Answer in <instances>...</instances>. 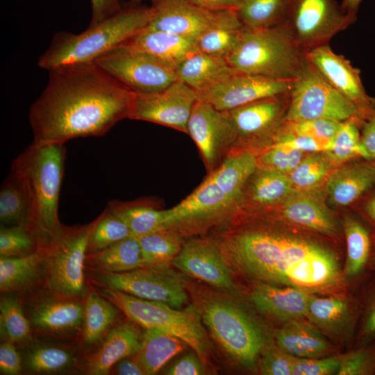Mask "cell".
Masks as SVG:
<instances>
[{
	"mask_svg": "<svg viewBox=\"0 0 375 375\" xmlns=\"http://www.w3.org/2000/svg\"><path fill=\"white\" fill-rule=\"evenodd\" d=\"M132 1H133L137 2V1H140V0H132ZM151 1L153 2V4H155V3H156L159 2V1H162V0H151Z\"/></svg>",
	"mask_w": 375,
	"mask_h": 375,
	"instance_id": "03108f58",
	"label": "cell"
},
{
	"mask_svg": "<svg viewBox=\"0 0 375 375\" xmlns=\"http://www.w3.org/2000/svg\"><path fill=\"white\" fill-rule=\"evenodd\" d=\"M245 186L238 174L219 166L185 199L167 209L164 228L184 237L226 224L240 209Z\"/></svg>",
	"mask_w": 375,
	"mask_h": 375,
	"instance_id": "5b68a950",
	"label": "cell"
},
{
	"mask_svg": "<svg viewBox=\"0 0 375 375\" xmlns=\"http://www.w3.org/2000/svg\"><path fill=\"white\" fill-rule=\"evenodd\" d=\"M296 192L288 174L258 167L245 187L238 212L249 206L258 210L283 203Z\"/></svg>",
	"mask_w": 375,
	"mask_h": 375,
	"instance_id": "484cf974",
	"label": "cell"
},
{
	"mask_svg": "<svg viewBox=\"0 0 375 375\" xmlns=\"http://www.w3.org/2000/svg\"><path fill=\"white\" fill-rule=\"evenodd\" d=\"M372 162H373V163H374V164L375 165V158H374V159H373V161H372Z\"/></svg>",
	"mask_w": 375,
	"mask_h": 375,
	"instance_id": "003e7915",
	"label": "cell"
},
{
	"mask_svg": "<svg viewBox=\"0 0 375 375\" xmlns=\"http://www.w3.org/2000/svg\"><path fill=\"white\" fill-rule=\"evenodd\" d=\"M100 294L137 324L145 329L160 330L180 338L195 351L201 361L205 360L206 337L203 326L194 315L115 289L103 287Z\"/></svg>",
	"mask_w": 375,
	"mask_h": 375,
	"instance_id": "ba28073f",
	"label": "cell"
},
{
	"mask_svg": "<svg viewBox=\"0 0 375 375\" xmlns=\"http://www.w3.org/2000/svg\"><path fill=\"white\" fill-rule=\"evenodd\" d=\"M176 72L178 81L195 92L208 88L235 72L226 59L200 51L185 59Z\"/></svg>",
	"mask_w": 375,
	"mask_h": 375,
	"instance_id": "f1b7e54d",
	"label": "cell"
},
{
	"mask_svg": "<svg viewBox=\"0 0 375 375\" xmlns=\"http://www.w3.org/2000/svg\"><path fill=\"white\" fill-rule=\"evenodd\" d=\"M76 299L56 297L35 304L30 310L31 326L38 331L65 335L82 328L84 305Z\"/></svg>",
	"mask_w": 375,
	"mask_h": 375,
	"instance_id": "44dd1931",
	"label": "cell"
},
{
	"mask_svg": "<svg viewBox=\"0 0 375 375\" xmlns=\"http://www.w3.org/2000/svg\"><path fill=\"white\" fill-rule=\"evenodd\" d=\"M85 264L101 273H121L146 267L139 239L133 235L87 254Z\"/></svg>",
	"mask_w": 375,
	"mask_h": 375,
	"instance_id": "f546056e",
	"label": "cell"
},
{
	"mask_svg": "<svg viewBox=\"0 0 375 375\" xmlns=\"http://www.w3.org/2000/svg\"><path fill=\"white\" fill-rule=\"evenodd\" d=\"M141 344L142 339L133 324L122 322L115 325L88 359V374H110L119 361L136 354L141 348Z\"/></svg>",
	"mask_w": 375,
	"mask_h": 375,
	"instance_id": "7402d4cb",
	"label": "cell"
},
{
	"mask_svg": "<svg viewBox=\"0 0 375 375\" xmlns=\"http://www.w3.org/2000/svg\"><path fill=\"white\" fill-rule=\"evenodd\" d=\"M331 141L278 131L272 144L288 146L303 152L317 153L326 152L330 149Z\"/></svg>",
	"mask_w": 375,
	"mask_h": 375,
	"instance_id": "816d5d0a",
	"label": "cell"
},
{
	"mask_svg": "<svg viewBox=\"0 0 375 375\" xmlns=\"http://www.w3.org/2000/svg\"><path fill=\"white\" fill-rule=\"evenodd\" d=\"M147 28L197 40L215 26L226 10H210L188 0H162L153 6ZM228 10V9H227Z\"/></svg>",
	"mask_w": 375,
	"mask_h": 375,
	"instance_id": "ac0fdd59",
	"label": "cell"
},
{
	"mask_svg": "<svg viewBox=\"0 0 375 375\" xmlns=\"http://www.w3.org/2000/svg\"><path fill=\"white\" fill-rule=\"evenodd\" d=\"M120 310L108 299L91 291L84 304L82 339L86 346L100 342L112 328Z\"/></svg>",
	"mask_w": 375,
	"mask_h": 375,
	"instance_id": "d6a6232c",
	"label": "cell"
},
{
	"mask_svg": "<svg viewBox=\"0 0 375 375\" xmlns=\"http://www.w3.org/2000/svg\"><path fill=\"white\" fill-rule=\"evenodd\" d=\"M362 0H342V7L352 17L356 19L358 7Z\"/></svg>",
	"mask_w": 375,
	"mask_h": 375,
	"instance_id": "be15d7a7",
	"label": "cell"
},
{
	"mask_svg": "<svg viewBox=\"0 0 375 375\" xmlns=\"http://www.w3.org/2000/svg\"><path fill=\"white\" fill-rule=\"evenodd\" d=\"M333 162L322 152L302 159L288 176L297 192H309L317 187L331 174Z\"/></svg>",
	"mask_w": 375,
	"mask_h": 375,
	"instance_id": "b9f144b4",
	"label": "cell"
},
{
	"mask_svg": "<svg viewBox=\"0 0 375 375\" xmlns=\"http://www.w3.org/2000/svg\"><path fill=\"white\" fill-rule=\"evenodd\" d=\"M153 13V6L122 8L81 33L58 32L38 65L49 70L68 64L94 62L146 28Z\"/></svg>",
	"mask_w": 375,
	"mask_h": 375,
	"instance_id": "3957f363",
	"label": "cell"
},
{
	"mask_svg": "<svg viewBox=\"0 0 375 375\" xmlns=\"http://www.w3.org/2000/svg\"><path fill=\"white\" fill-rule=\"evenodd\" d=\"M44 242L34 228L27 225L1 226L0 258L17 257L32 253Z\"/></svg>",
	"mask_w": 375,
	"mask_h": 375,
	"instance_id": "60d3db41",
	"label": "cell"
},
{
	"mask_svg": "<svg viewBox=\"0 0 375 375\" xmlns=\"http://www.w3.org/2000/svg\"><path fill=\"white\" fill-rule=\"evenodd\" d=\"M197 101L193 89L176 81L160 91L133 92L128 118L158 124L188 133V123Z\"/></svg>",
	"mask_w": 375,
	"mask_h": 375,
	"instance_id": "5bb4252c",
	"label": "cell"
},
{
	"mask_svg": "<svg viewBox=\"0 0 375 375\" xmlns=\"http://www.w3.org/2000/svg\"><path fill=\"white\" fill-rule=\"evenodd\" d=\"M171 262L179 270L214 287L224 290L233 287L228 262L216 240H187Z\"/></svg>",
	"mask_w": 375,
	"mask_h": 375,
	"instance_id": "d6986e66",
	"label": "cell"
},
{
	"mask_svg": "<svg viewBox=\"0 0 375 375\" xmlns=\"http://www.w3.org/2000/svg\"><path fill=\"white\" fill-rule=\"evenodd\" d=\"M65 157V144L33 142L13 160L10 167L27 191L32 225L45 244L62 226L58 218V202Z\"/></svg>",
	"mask_w": 375,
	"mask_h": 375,
	"instance_id": "277c9868",
	"label": "cell"
},
{
	"mask_svg": "<svg viewBox=\"0 0 375 375\" xmlns=\"http://www.w3.org/2000/svg\"><path fill=\"white\" fill-rule=\"evenodd\" d=\"M226 60L235 72L294 80L307 58L283 22L262 29L244 28Z\"/></svg>",
	"mask_w": 375,
	"mask_h": 375,
	"instance_id": "8992f818",
	"label": "cell"
},
{
	"mask_svg": "<svg viewBox=\"0 0 375 375\" xmlns=\"http://www.w3.org/2000/svg\"><path fill=\"white\" fill-rule=\"evenodd\" d=\"M294 356L280 347L267 351L260 361V372L265 375H292Z\"/></svg>",
	"mask_w": 375,
	"mask_h": 375,
	"instance_id": "f5cc1de1",
	"label": "cell"
},
{
	"mask_svg": "<svg viewBox=\"0 0 375 375\" xmlns=\"http://www.w3.org/2000/svg\"><path fill=\"white\" fill-rule=\"evenodd\" d=\"M341 357L297 358L294 356L292 375H327L338 372Z\"/></svg>",
	"mask_w": 375,
	"mask_h": 375,
	"instance_id": "f907efd6",
	"label": "cell"
},
{
	"mask_svg": "<svg viewBox=\"0 0 375 375\" xmlns=\"http://www.w3.org/2000/svg\"><path fill=\"white\" fill-rule=\"evenodd\" d=\"M289 94L263 99L226 111L234 138L231 152H253V147L265 149L266 142L270 140L272 144L281 127L280 124L283 123Z\"/></svg>",
	"mask_w": 375,
	"mask_h": 375,
	"instance_id": "4fadbf2b",
	"label": "cell"
},
{
	"mask_svg": "<svg viewBox=\"0 0 375 375\" xmlns=\"http://www.w3.org/2000/svg\"><path fill=\"white\" fill-rule=\"evenodd\" d=\"M305 55L335 90L356 104L362 119L375 108L373 99L362 85L360 71L343 56L335 53L328 44L310 49Z\"/></svg>",
	"mask_w": 375,
	"mask_h": 375,
	"instance_id": "ffe728a7",
	"label": "cell"
},
{
	"mask_svg": "<svg viewBox=\"0 0 375 375\" xmlns=\"http://www.w3.org/2000/svg\"><path fill=\"white\" fill-rule=\"evenodd\" d=\"M363 210L367 219L375 226V194L365 202Z\"/></svg>",
	"mask_w": 375,
	"mask_h": 375,
	"instance_id": "6125c7cd",
	"label": "cell"
},
{
	"mask_svg": "<svg viewBox=\"0 0 375 375\" xmlns=\"http://www.w3.org/2000/svg\"><path fill=\"white\" fill-rule=\"evenodd\" d=\"M293 81L235 72L218 83L196 93L198 100L218 110L228 111L263 99L288 94Z\"/></svg>",
	"mask_w": 375,
	"mask_h": 375,
	"instance_id": "2e32d148",
	"label": "cell"
},
{
	"mask_svg": "<svg viewBox=\"0 0 375 375\" xmlns=\"http://www.w3.org/2000/svg\"><path fill=\"white\" fill-rule=\"evenodd\" d=\"M337 374H375V345H365L341 357V363Z\"/></svg>",
	"mask_w": 375,
	"mask_h": 375,
	"instance_id": "681fc988",
	"label": "cell"
},
{
	"mask_svg": "<svg viewBox=\"0 0 375 375\" xmlns=\"http://www.w3.org/2000/svg\"><path fill=\"white\" fill-rule=\"evenodd\" d=\"M309 294L296 288H280L270 283H262L253 289L251 297L260 312L289 321L307 317Z\"/></svg>",
	"mask_w": 375,
	"mask_h": 375,
	"instance_id": "603a6c76",
	"label": "cell"
},
{
	"mask_svg": "<svg viewBox=\"0 0 375 375\" xmlns=\"http://www.w3.org/2000/svg\"><path fill=\"white\" fill-rule=\"evenodd\" d=\"M361 140L370 160L375 158V108L361 122Z\"/></svg>",
	"mask_w": 375,
	"mask_h": 375,
	"instance_id": "680465c9",
	"label": "cell"
},
{
	"mask_svg": "<svg viewBox=\"0 0 375 375\" xmlns=\"http://www.w3.org/2000/svg\"><path fill=\"white\" fill-rule=\"evenodd\" d=\"M94 62L134 92L160 91L178 81L174 68L124 43Z\"/></svg>",
	"mask_w": 375,
	"mask_h": 375,
	"instance_id": "7c38bea8",
	"label": "cell"
},
{
	"mask_svg": "<svg viewBox=\"0 0 375 375\" xmlns=\"http://www.w3.org/2000/svg\"><path fill=\"white\" fill-rule=\"evenodd\" d=\"M91 19L89 26L95 25L119 12L121 0H90Z\"/></svg>",
	"mask_w": 375,
	"mask_h": 375,
	"instance_id": "9f6ffc18",
	"label": "cell"
},
{
	"mask_svg": "<svg viewBox=\"0 0 375 375\" xmlns=\"http://www.w3.org/2000/svg\"><path fill=\"white\" fill-rule=\"evenodd\" d=\"M356 19L335 0H288L284 24L305 52L328 44L334 35Z\"/></svg>",
	"mask_w": 375,
	"mask_h": 375,
	"instance_id": "8fae6325",
	"label": "cell"
},
{
	"mask_svg": "<svg viewBox=\"0 0 375 375\" xmlns=\"http://www.w3.org/2000/svg\"><path fill=\"white\" fill-rule=\"evenodd\" d=\"M180 338L157 329H146L140 351L135 354L146 375L156 374L184 349Z\"/></svg>",
	"mask_w": 375,
	"mask_h": 375,
	"instance_id": "4dcf8cb0",
	"label": "cell"
},
{
	"mask_svg": "<svg viewBox=\"0 0 375 375\" xmlns=\"http://www.w3.org/2000/svg\"><path fill=\"white\" fill-rule=\"evenodd\" d=\"M31 105L28 119L37 144L100 137L128 118L133 91L94 62L52 68Z\"/></svg>",
	"mask_w": 375,
	"mask_h": 375,
	"instance_id": "6da1fadb",
	"label": "cell"
},
{
	"mask_svg": "<svg viewBox=\"0 0 375 375\" xmlns=\"http://www.w3.org/2000/svg\"><path fill=\"white\" fill-rule=\"evenodd\" d=\"M31 324L19 303L14 298L3 297L0 301V330L5 341L24 343L31 339Z\"/></svg>",
	"mask_w": 375,
	"mask_h": 375,
	"instance_id": "ee69618b",
	"label": "cell"
},
{
	"mask_svg": "<svg viewBox=\"0 0 375 375\" xmlns=\"http://www.w3.org/2000/svg\"><path fill=\"white\" fill-rule=\"evenodd\" d=\"M237 11L226 10L222 18L197 40L200 51L226 60L233 51L244 30Z\"/></svg>",
	"mask_w": 375,
	"mask_h": 375,
	"instance_id": "1f68e13d",
	"label": "cell"
},
{
	"mask_svg": "<svg viewBox=\"0 0 375 375\" xmlns=\"http://www.w3.org/2000/svg\"><path fill=\"white\" fill-rule=\"evenodd\" d=\"M256 155L258 167L285 174L291 172L303 159V151L276 143Z\"/></svg>",
	"mask_w": 375,
	"mask_h": 375,
	"instance_id": "7dc6e473",
	"label": "cell"
},
{
	"mask_svg": "<svg viewBox=\"0 0 375 375\" xmlns=\"http://www.w3.org/2000/svg\"><path fill=\"white\" fill-rule=\"evenodd\" d=\"M205 324L233 359L245 366L256 361L264 346L259 326L235 303L215 298L204 305Z\"/></svg>",
	"mask_w": 375,
	"mask_h": 375,
	"instance_id": "30bf717a",
	"label": "cell"
},
{
	"mask_svg": "<svg viewBox=\"0 0 375 375\" xmlns=\"http://www.w3.org/2000/svg\"><path fill=\"white\" fill-rule=\"evenodd\" d=\"M288 0H240L238 17L247 29H262L283 23Z\"/></svg>",
	"mask_w": 375,
	"mask_h": 375,
	"instance_id": "8d00e7d4",
	"label": "cell"
},
{
	"mask_svg": "<svg viewBox=\"0 0 375 375\" xmlns=\"http://www.w3.org/2000/svg\"><path fill=\"white\" fill-rule=\"evenodd\" d=\"M313 119L362 121L358 108L335 90L308 59L293 82L283 122Z\"/></svg>",
	"mask_w": 375,
	"mask_h": 375,
	"instance_id": "9c48e42d",
	"label": "cell"
},
{
	"mask_svg": "<svg viewBox=\"0 0 375 375\" xmlns=\"http://www.w3.org/2000/svg\"><path fill=\"white\" fill-rule=\"evenodd\" d=\"M114 367L115 374L119 375H146L135 354L121 360Z\"/></svg>",
	"mask_w": 375,
	"mask_h": 375,
	"instance_id": "91938a15",
	"label": "cell"
},
{
	"mask_svg": "<svg viewBox=\"0 0 375 375\" xmlns=\"http://www.w3.org/2000/svg\"><path fill=\"white\" fill-rule=\"evenodd\" d=\"M44 247L26 256L0 258L1 293L20 290L36 279L44 267Z\"/></svg>",
	"mask_w": 375,
	"mask_h": 375,
	"instance_id": "836d02e7",
	"label": "cell"
},
{
	"mask_svg": "<svg viewBox=\"0 0 375 375\" xmlns=\"http://www.w3.org/2000/svg\"><path fill=\"white\" fill-rule=\"evenodd\" d=\"M188 134L195 142L208 173L215 170L231 151L233 131L226 111L198 100L188 123Z\"/></svg>",
	"mask_w": 375,
	"mask_h": 375,
	"instance_id": "e0dca14e",
	"label": "cell"
},
{
	"mask_svg": "<svg viewBox=\"0 0 375 375\" xmlns=\"http://www.w3.org/2000/svg\"><path fill=\"white\" fill-rule=\"evenodd\" d=\"M132 235L125 221L109 206L94 220L91 232L88 254L101 251Z\"/></svg>",
	"mask_w": 375,
	"mask_h": 375,
	"instance_id": "ab89813d",
	"label": "cell"
},
{
	"mask_svg": "<svg viewBox=\"0 0 375 375\" xmlns=\"http://www.w3.org/2000/svg\"><path fill=\"white\" fill-rule=\"evenodd\" d=\"M0 220L4 226L20 224L34 228L28 194L22 181L12 170L1 188Z\"/></svg>",
	"mask_w": 375,
	"mask_h": 375,
	"instance_id": "e575fe53",
	"label": "cell"
},
{
	"mask_svg": "<svg viewBox=\"0 0 375 375\" xmlns=\"http://www.w3.org/2000/svg\"><path fill=\"white\" fill-rule=\"evenodd\" d=\"M276 340L278 347L297 358H322L333 351L317 329L300 319L288 321L276 333Z\"/></svg>",
	"mask_w": 375,
	"mask_h": 375,
	"instance_id": "83f0119b",
	"label": "cell"
},
{
	"mask_svg": "<svg viewBox=\"0 0 375 375\" xmlns=\"http://www.w3.org/2000/svg\"><path fill=\"white\" fill-rule=\"evenodd\" d=\"M103 287L134 297L181 308L188 301L183 282L162 267H145L121 273H101L97 277Z\"/></svg>",
	"mask_w": 375,
	"mask_h": 375,
	"instance_id": "9a60e30c",
	"label": "cell"
},
{
	"mask_svg": "<svg viewBox=\"0 0 375 375\" xmlns=\"http://www.w3.org/2000/svg\"><path fill=\"white\" fill-rule=\"evenodd\" d=\"M349 311L346 300L334 297L309 296L307 317L322 327L333 328L339 325L349 317Z\"/></svg>",
	"mask_w": 375,
	"mask_h": 375,
	"instance_id": "bcb514c9",
	"label": "cell"
},
{
	"mask_svg": "<svg viewBox=\"0 0 375 375\" xmlns=\"http://www.w3.org/2000/svg\"><path fill=\"white\" fill-rule=\"evenodd\" d=\"M205 372L201 360L197 355L189 353L183 356L166 372L169 375H201Z\"/></svg>",
	"mask_w": 375,
	"mask_h": 375,
	"instance_id": "6f0895ef",
	"label": "cell"
},
{
	"mask_svg": "<svg viewBox=\"0 0 375 375\" xmlns=\"http://www.w3.org/2000/svg\"><path fill=\"white\" fill-rule=\"evenodd\" d=\"M94 224V221L81 226H62L45 245V281L55 297L78 299L85 296L84 267Z\"/></svg>",
	"mask_w": 375,
	"mask_h": 375,
	"instance_id": "52a82bcc",
	"label": "cell"
},
{
	"mask_svg": "<svg viewBox=\"0 0 375 375\" xmlns=\"http://www.w3.org/2000/svg\"><path fill=\"white\" fill-rule=\"evenodd\" d=\"M217 242L227 262L270 284L310 294L331 290L341 281L334 252L312 240L256 226L231 228Z\"/></svg>",
	"mask_w": 375,
	"mask_h": 375,
	"instance_id": "7a4b0ae2",
	"label": "cell"
},
{
	"mask_svg": "<svg viewBox=\"0 0 375 375\" xmlns=\"http://www.w3.org/2000/svg\"><path fill=\"white\" fill-rule=\"evenodd\" d=\"M14 343L4 341L0 345V372L1 374L17 375L22 372V360Z\"/></svg>",
	"mask_w": 375,
	"mask_h": 375,
	"instance_id": "11a10c76",
	"label": "cell"
},
{
	"mask_svg": "<svg viewBox=\"0 0 375 375\" xmlns=\"http://www.w3.org/2000/svg\"><path fill=\"white\" fill-rule=\"evenodd\" d=\"M324 153L334 163H341L357 157L370 160L362 144L358 123L354 120L342 122L331 141L330 149Z\"/></svg>",
	"mask_w": 375,
	"mask_h": 375,
	"instance_id": "7bdbcfd3",
	"label": "cell"
},
{
	"mask_svg": "<svg viewBox=\"0 0 375 375\" xmlns=\"http://www.w3.org/2000/svg\"><path fill=\"white\" fill-rule=\"evenodd\" d=\"M369 266L375 269V235L372 236V246Z\"/></svg>",
	"mask_w": 375,
	"mask_h": 375,
	"instance_id": "e7e4bbea",
	"label": "cell"
},
{
	"mask_svg": "<svg viewBox=\"0 0 375 375\" xmlns=\"http://www.w3.org/2000/svg\"><path fill=\"white\" fill-rule=\"evenodd\" d=\"M124 44L156 57L175 69L188 56L199 51L194 40L147 28Z\"/></svg>",
	"mask_w": 375,
	"mask_h": 375,
	"instance_id": "cb8c5ba5",
	"label": "cell"
},
{
	"mask_svg": "<svg viewBox=\"0 0 375 375\" xmlns=\"http://www.w3.org/2000/svg\"><path fill=\"white\" fill-rule=\"evenodd\" d=\"M210 10H236L240 0H188Z\"/></svg>",
	"mask_w": 375,
	"mask_h": 375,
	"instance_id": "94428289",
	"label": "cell"
},
{
	"mask_svg": "<svg viewBox=\"0 0 375 375\" xmlns=\"http://www.w3.org/2000/svg\"><path fill=\"white\" fill-rule=\"evenodd\" d=\"M182 238L167 228L139 237L146 267H162L172 262L181 249Z\"/></svg>",
	"mask_w": 375,
	"mask_h": 375,
	"instance_id": "f35d334b",
	"label": "cell"
},
{
	"mask_svg": "<svg viewBox=\"0 0 375 375\" xmlns=\"http://www.w3.org/2000/svg\"><path fill=\"white\" fill-rule=\"evenodd\" d=\"M127 224L131 234L137 238L165 228L167 210H158L140 202L109 201L108 205Z\"/></svg>",
	"mask_w": 375,
	"mask_h": 375,
	"instance_id": "d590c367",
	"label": "cell"
},
{
	"mask_svg": "<svg viewBox=\"0 0 375 375\" xmlns=\"http://www.w3.org/2000/svg\"><path fill=\"white\" fill-rule=\"evenodd\" d=\"M342 122L329 119H313L294 122H283L279 131L297 135L332 140Z\"/></svg>",
	"mask_w": 375,
	"mask_h": 375,
	"instance_id": "c3c4849f",
	"label": "cell"
},
{
	"mask_svg": "<svg viewBox=\"0 0 375 375\" xmlns=\"http://www.w3.org/2000/svg\"><path fill=\"white\" fill-rule=\"evenodd\" d=\"M367 294L358 335L359 342L362 344L371 342L375 338V283Z\"/></svg>",
	"mask_w": 375,
	"mask_h": 375,
	"instance_id": "db71d44e",
	"label": "cell"
},
{
	"mask_svg": "<svg viewBox=\"0 0 375 375\" xmlns=\"http://www.w3.org/2000/svg\"><path fill=\"white\" fill-rule=\"evenodd\" d=\"M76 362L73 353L62 348L40 345L30 349L26 354V365L35 373L63 371Z\"/></svg>",
	"mask_w": 375,
	"mask_h": 375,
	"instance_id": "f6af8a7d",
	"label": "cell"
},
{
	"mask_svg": "<svg viewBox=\"0 0 375 375\" xmlns=\"http://www.w3.org/2000/svg\"><path fill=\"white\" fill-rule=\"evenodd\" d=\"M281 215L286 221L320 233L333 235L335 222L325 206L305 192H296L283 202Z\"/></svg>",
	"mask_w": 375,
	"mask_h": 375,
	"instance_id": "4316f807",
	"label": "cell"
},
{
	"mask_svg": "<svg viewBox=\"0 0 375 375\" xmlns=\"http://www.w3.org/2000/svg\"><path fill=\"white\" fill-rule=\"evenodd\" d=\"M375 185V165L354 163L333 172L327 179L326 193L339 206L351 204Z\"/></svg>",
	"mask_w": 375,
	"mask_h": 375,
	"instance_id": "d4e9b609",
	"label": "cell"
},
{
	"mask_svg": "<svg viewBox=\"0 0 375 375\" xmlns=\"http://www.w3.org/2000/svg\"><path fill=\"white\" fill-rule=\"evenodd\" d=\"M347 241L345 274L355 278L363 274L369 265L372 235L359 221L347 217L344 223Z\"/></svg>",
	"mask_w": 375,
	"mask_h": 375,
	"instance_id": "74e56055",
	"label": "cell"
}]
</instances>
